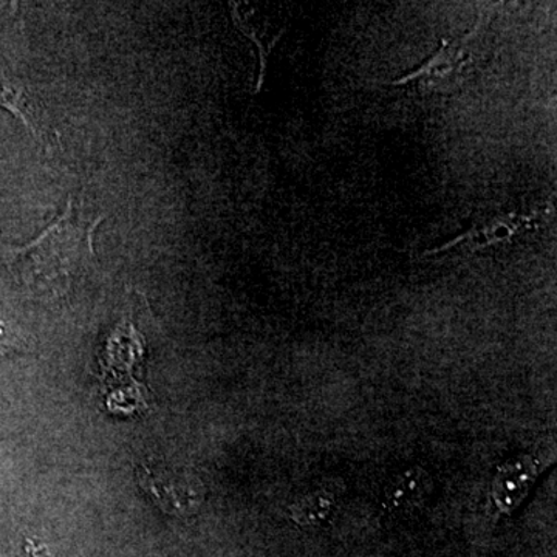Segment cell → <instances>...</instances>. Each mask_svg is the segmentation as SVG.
<instances>
[{"mask_svg":"<svg viewBox=\"0 0 557 557\" xmlns=\"http://www.w3.org/2000/svg\"><path fill=\"white\" fill-rule=\"evenodd\" d=\"M102 218L76 212L73 200L57 222L24 248L9 249L11 267L27 284L62 292L79 267L94 258V234Z\"/></svg>","mask_w":557,"mask_h":557,"instance_id":"cell-1","label":"cell"},{"mask_svg":"<svg viewBox=\"0 0 557 557\" xmlns=\"http://www.w3.org/2000/svg\"><path fill=\"white\" fill-rule=\"evenodd\" d=\"M493 10L486 17H480L475 27L468 35L461 36L457 40H443L440 49L432 54L421 67L413 70L408 75L397 81H392L388 86H408V84H417L423 90L429 91H446L454 89L456 83L463 75L469 58V42L478 38L483 25L493 17Z\"/></svg>","mask_w":557,"mask_h":557,"instance_id":"cell-2","label":"cell"},{"mask_svg":"<svg viewBox=\"0 0 557 557\" xmlns=\"http://www.w3.org/2000/svg\"><path fill=\"white\" fill-rule=\"evenodd\" d=\"M541 460L523 454L498 468L491 487V500L502 515L509 516L523 504L542 469Z\"/></svg>","mask_w":557,"mask_h":557,"instance_id":"cell-3","label":"cell"},{"mask_svg":"<svg viewBox=\"0 0 557 557\" xmlns=\"http://www.w3.org/2000/svg\"><path fill=\"white\" fill-rule=\"evenodd\" d=\"M548 211H534L531 214H507L493 219L485 226L460 234L456 239L449 240L442 247L426 251V256L442 255L453 248H465L468 251L493 247L502 242L511 240L512 237L525 233L531 228H537V220L547 215Z\"/></svg>","mask_w":557,"mask_h":557,"instance_id":"cell-4","label":"cell"},{"mask_svg":"<svg viewBox=\"0 0 557 557\" xmlns=\"http://www.w3.org/2000/svg\"><path fill=\"white\" fill-rule=\"evenodd\" d=\"M432 479L423 468L405 469L387 483L381 505L388 515H401L424 507L432 494Z\"/></svg>","mask_w":557,"mask_h":557,"instance_id":"cell-5","label":"cell"},{"mask_svg":"<svg viewBox=\"0 0 557 557\" xmlns=\"http://www.w3.org/2000/svg\"><path fill=\"white\" fill-rule=\"evenodd\" d=\"M138 483L164 512L172 516H188L199 507L200 498L188 486L164 475L156 474L143 463L137 467Z\"/></svg>","mask_w":557,"mask_h":557,"instance_id":"cell-6","label":"cell"},{"mask_svg":"<svg viewBox=\"0 0 557 557\" xmlns=\"http://www.w3.org/2000/svg\"><path fill=\"white\" fill-rule=\"evenodd\" d=\"M335 508V494L327 487H318L300 496L289 507V516L300 527H319L327 522Z\"/></svg>","mask_w":557,"mask_h":557,"instance_id":"cell-7","label":"cell"},{"mask_svg":"<svg viewBox=\"0 0 557 557\" xmlns=\"http://www.w3.org/2000/svg\"><path fill=\"white\" fill-rule=\"evenodd\" d=\"M0 106L7 108L24 121L25 126L33 132L36 138L42 139V126L38 119V110L28 97L27 91L13 81L0 76Z\"/></svg>","mask_w":557,"mask_h":557,"instance_id":"cell-8","label":"cell"},{"mask_svg":"<svg viewBox=\"0 0 557 557\" xmlns=\"http://www.w3.org/2000/svg\"><path fill=\"white\" fill-rule=\"evenodd\" d=\"M231 7H233V17L234 22H236L237 27L240 28L242 33H244V35L247 36L249 40L256 42V46H258L259 49L260 72L258 87H256V94H259L260 89H262L263 86V78H265L267 61H269V54L271 49L270 47L263 46L262 40L258 38V35H256L255 30H252V28L249 27V25L245 24V22L242 21L239 11H237L236 3H231Z\"/></svg>","mask_w":557,"mask_h":557,"instance_id":"cell-9","label":"cell"},{"mask_svg":"<svg viewBox=\"0 0 557 557\" xmlns=\"http://www.w3.org/2000/svg\"><path fill=\"white\" fill-rule=\"evenodd\" d=\"M22 347H24V341L16 333L11 332L5 322L0 321V355L21 350Z\"/></svg>","mask_w":557,"mask_h":557,"instance_id":"cell-10","label":"cell"},{"mask_svg":"<svg viewBox=\"0 0 557 557\" xmlns=\"http://www.w3.org/2000/svg\"><path fill=\"white\" fill-rule=\"evenodd\" d=\"M25 555L27 557H51L49 548L44 544H39L35 539H27L24 545Z\"/></svg>","mask_w":557,"mask_h":557,"instance_id":"cell-11","label":"cell"}]
</instances>
